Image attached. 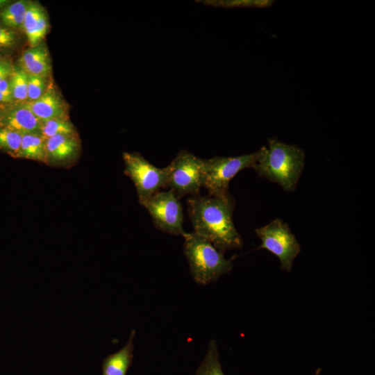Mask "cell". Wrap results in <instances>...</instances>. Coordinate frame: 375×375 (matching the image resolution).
I'll list each match as a JSON object with an SVG mask.
<instances>
[{"mask_svg":"<svg viewBox=\"0 0 375 375\" xmlns=\"http://www.w3.org/2000/svg\"><path fill=\"white\" fill-rule=\"evenodd\" d=\"M135 331H131L124 346L118 351L106 356L102 363V375H126L133 358V340Z\"/></svg>","mask_w":375,"mask_h":375,"instance_id":"obj_14","label":"cell"},{"mask_svg":"<svg viewBox=\"0 0 375 375\" xmlns=\"http://www.w3.org/2000/svg\"><path fill=\"white\" fill-rule=\"evenodd\" d=\"M0 92L4 97L15 102L12 96L9 78L0 82Z\"/></svg>","mask_w":375,"mask_h":375,"instance_id":"obj_24","label":"cell"},{"mask_svg":"<svg viewBox=\"0 0 375 375\" xmlns=\"http://www.w3.org/2000/svg\"><path fill=\"white\" fill-rule=\"evenodd\" d=\"M40 133L46 139L56 135H77L69 119H53L41 122Z\"/></svg>","mask_w":375,"mask_h":375,"instance_id":"obj_18","label":"cell"},{"mask_svg":"<svg viewBox=\"0 0 375 375\" xmlns=\"http://www.w3.org/2000/svg\"><path fill=\"white\" fill-rule=\"evenodd\" d=\"M258 156L257 151L234 157L215 156L203 159V187L208 190V195L221 197L228 194L231 180L240 171L253 168Z\"/></svg>","mask_w":375,"mask_h":375,"instance_id":"obj_4","label":"cell"},{"mask_svg":"<svg viewBox=\"0 0 375 375\" xmlns=\"http://www.w3.org/2000/svg\"><path fill=\"white\" fill-rule=\"evenodd\" d=\"M139 202L149 212L159 230L175 235L185 233L183 228V209L173 190L158 192Z\"/></svg>","mask_w":375,"mask_h":375,"instance_id":"obj_8","label":"cell"},{"mask_svg":"<svg viewBox=\"0 0 375 375\" xmlns=\"http://www.w3.org/2000/svg\"><path fill=\"white\" fill-rule=\"evenodd\" d=\"M12 96L15 103L27 100L28 74L19 66L15 67L9 78Z\"/></svg>","mask_w":375,"mask_h":375,"instance_id":"obj_19","label":"cell"},{"mask_svg":"<svg viewBox=\"0 0 375 375\" xmlns=\"http://www.w3.org/2000/svg\"><path fill=\"white\" fill-rule=\"evenodd\" d=\"M10 3V1L0 0V11L5 8Z\"/></svg>","mask_w":375,"mask_h":375,"instance_id":"obj_25","label":"cell"},{"mask_svg":"<svg viewBox=\"0 0 375 375\" xmlns=\"http://www.w3.org/2000/svg\"><path fill=\"white\" fill-rule=\"evenodd\" d=\"M0 58H1V56H0Z\"/></svg>","mask_w":375,"mask_h":375,"instance_id":"obj_27","label":"cell"},{"mask_svg":"<svg viewBox=\"0 0 375 375\" xmlns=\"http://www.w3.org/2000/svg\"><path fill=\"white\" fill-rule=\"evenodd\" d=\"M18 43V35L0 23V50L12 49Z\"/></svg>","mask_w":375,"mask_h":375,"instance_id":"obj_22","label":"cell"},{"mask_svg":"<svg viewBox=\"0 0 375 375\" xmlns=\"http://www.w3.org/2000/svg\"><path fill=\"white\" fill-rule=\"evenodd\" d=\"M24 103L41 122L53 119H68L66 104L53 87L47 88L38 99Z\"/></svg>","mask_w":375,"mask_h":375,"instance_id":"obj_10","label":"cell"},{"mask_svg":"<svg viewBox=\"0 0 375 375\" xmlns=\"http://www.w3.org/2000/svg\"><path fill=\"white\" fill-rule=\"evenodd\" d=\"M261 241L259 248L267 249L280 260L283 270L290 272L292 263L301 251V246L289 225L279 218L255 229Z\"/></svg>","mask_w":375,"mask_h":375,"instance_id":"obj_5","label":"cell"},{"mask_svg":"<svg viewBox=\"0 0 375 375\" xmlns=\"http://www.w3.org/2000/svg\"><path fill=\"white\" fill-rule=\"evenodd\" d=\"M320 372H321V369H318L317 370H316L314 375H320Z\"/></svg>","mask_w":375,"mask_h":375,"instance_id":"obj_26","label":"cell"},{"mask_svg":"<svg viewBox=\"0 0 375 375\" xmlns=\"http://www.w3.org/2000/svg\"><path fill=\"white\" fill-rule=\"evenodd\" d=\"M47 89V78L28 74L26 101H33L41 97Z\"/></svg>","mask_w":375,"mask_h":375,"instance_id":"obj_21","label":"cell"},{"mask_svg":"<svg viewBox=\"0 0 375 375\" xmlns=\"http://www.w3.org/2000/svg\"><path fill=\"white\" fill-rule=\"evenodd\" d=\"M188 203L195 233L209 240L222 253L242 248V240L233 219L235 201L229 192L221 197L194 195Z\"/></svg>","mask_w":375,"mask_h":375,"instance_id":"obj_1","label":"cell"},{"mask_svg":"<svg viewBox=\"0 0 375 375\" xmlns=\"http://www.w3.org/2000/svg\"><path fill=\"white\" fill-rule=\"evenodd\" d=\"M22 134L0 124V150L19 158Z\"/></svg>","mask_w":375,"mask_h":375,"instance_id":"obj_20","label":"cell"},{"mask_svg":"<svg viewBox=\"0 0 375 375\" xmlns=\"http://www.w3.org/2000/svg\"><path fill=\"white\" fill-rule=\"evenodd\" d=\"M182 236L184 254L196 283L206 285L231 271L233 259L225 258L209 240L194 232H185Z\"/></svg>","mask_w":375,"mask_h":375,"instance_id":"obj_3","label":"cell"},{"mask_svg":"<svg viewBox=\"0 0 375 375\" xmlns=\"http://www.w3.org/2000/svg\"><path fill=\"white\" fill-rule=\"evenodd\" d=\"M47 139L39 133L22 134L19 158L47 164Z\"/></svg>","mask_w":375,"mask_h":375,"instance_id":"obj_15","label":"cell"},{"mask_svg":"<svg viewBox=\"0 0 375 375\" xmlns=\"http://www.w3.org/2000/svg\"><path fill=\"white\" fill-rule=\"evenodd\" d=\"M258 152L253 167L258 175L278 184L285 192H294L304 167L303 150L271 138Z\"/></svg>","mask_w":375,"mask_h":375,"instance_id":"obj_2","label":"cell"},{"mask_svg":"<svg viewBox=\"0 0 375 375\" xmlns=\"http://www.w3.org/2000/svg\"><path fill=\"white\" fill-rule=\"evenodd\" d=\"M167 169V187L177 198L187 194L198 195L203 181V159L188 151H180Z\"/></svg>","mask_w":375,"mask_h":375,"instance_id":"obj_6","label":"cell"},{"mask_svg":"<svg viewBox=\"0 0 375 375\" xmlns=\"http://www.w3.org/2000/svg\"><path fill=\"white\" fill-rule=\"evenodd\" d=\"M0 124L20 134L39 133L41 121L24 103H15L0 112Z\"/></svg>","mask_w":375,"mask_h":375,"instance_id":"obj_9","label":"cell"},{"mask_svg":"<svg viewBox=\"0 0 375 375\" xmlns=\"http://www.w3.org/2000/svg\"><path fill=\"white\" fill-rule=\"evenodd\" d=\"M196 375H224L219 362L217 345L215 340L210 342L206 353L197 370Z\"/></svg>","mask_w":375,"mask_h":375,"instance_id":"obj_17","label":"cell"},{"mask_svg":"<svg viewBox=\"0 0 375 375\" xmlns=\"http://www.w3.org/2000/svg\"><path fill=\"white\" fill-rule=\"evenodd\" d=\"M14 67L9 60L0 58V82L10 78L13 72Z\"/></svg>","mask_w":375,"mask_h":375,"instance_id":"obj_23","label":"cell"},{"mask_svg":"<svg viewBox=\"0 0 375 375\" xmlns=\"http://www.w3.org/2000/svg\"><path fill=\"white\" fill-rule=\"evenodd\" d=\"M19 67L28 74L49 76L51 65L48 49L40 43L24 51L19 60Z\"/></svg>","mask_w":375,"mask_h":375,"instance_id":"obj_13","label":"cell"},{"mask_svg":"<svg viewBox=\"0 0 375 375\" xmlns=\"http://www.w3.org/2000/svg\"><path fill=\"white\" fill-rule=\"evenodd\" d=\"M47 27L48 20L44 8L38 3L31 1L22 25L31 47L42 43Z\"/></svg>","mask_w":375,"mask_h":375,"instance_id":"obj_12","label":"cell"},{"mask_svg":"<svg viewBox=\"0 0 375 375\" xmlns=\"http://www.w3.org/2000/svg\"><path fill=\"white\" fill-rule=\"evenodd\" d=\"M31 1H17L8 5L0 11V22L4 26L16 29L22 28L24 19Z\"/></svg>","mask_w":375,"mask_h":375,"instance_id":"obj_16","label":"cell"},{"mask_svg":"<svg viewBox=\"0 0 375 375\" xmlns=\"http://www.w3.org/2000/svg\"><path fill=\"white\" fill-rule=\"evenodd\" d=\"M47 164L65 165L74 160L80 149L77 135H56L46 140Z\"/></svg>","mask_w":375,"mask_h":375,"instance_id":"obj_11","label":"cell"},{"mask_svg":"<svg viewBox=\"0 0 375 375\" xmlns=\"http://www.w3.org/2000/svg\"><path fill=\"white\" fill-rule=\"evenodd\" d=\"M123 159L124 172L135 184L139 201L151 197L161 188L167 187V167L154 166L138 153L125 152Z\"/></svg>","mask_w":375,"mask_h":375,"instance_id":"obj_7","label":"cell"}]
</instances>
